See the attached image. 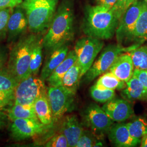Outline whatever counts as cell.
Here are the masks:
<instances>
[{"label": "cell", "instance_id": "obj_37", "mask_svg": "<svg viewBox=\"0 0 147 147\" xmlns=\"http://www.w3.org/2000/svg\"><path fill=\"white\" fill-rule=\"evenodd\" d=\"M23 0H0V9L14 8L20 5Z\"/></svg>", "mask_w": 147, "mask_h": 147}, {"label": "cell", "instance_id": "obj_1", "mask_svg": "<svg viewBox=\"0 0 147 147\" xmlns=\"http://www.w3.org/2000/svg\"><path fill=\"white\" fill-rule=\"evenodd\" d=\"M73 0H63L57 9L51 23L42 37V46L49 53L68 45L74 37Z\"/></svg>", "mask_w": 147, "mask_h": 147}, {"label": "cell", "instance_id": "obj_20", "mask_svg": "<svg viewBox=\"0 0 147 147\" xmlns=\"http://www.w3.org/2000/svg\"><path fill=\"white\" fill-rule=\"evenodd\" d=\"M147 41V4L145 2L142 11L132 32L130 42L140 46Z\"/></svg>", "mask_w": 147, "mask_h": 147}, {"label": "cell", "instance_id": "obj_11", "mask_svg": "<svg viewBox=\"0 0 147 147\" xmlns=\"http://www.w3.org/2000/svg\"><path fill=\"white\" fill-rule=\"evenodd\" d=\"M47 128L39 120L16 119L12 121L9 130L11 138L15 141H20L42 134Z\"/></svg>", "mask_w": 147, "mask_h": 147}, {"label": "cell", "instance_id": "obj_18", "mask_svg": "<svg viewBox=\"0 0 147 147\" xmlns=\"http://www.w3.org/2000/svg\"><path fill=\"white\" fill-rule=\"evenodd\" d=\"M76 61L77 57L74 50L69 51L63 62L53 70L47 80L49 86H60L65 74Z\"/></svg>", "mask_w": 147, "mask_h": 147}, {"label": "cell", "instance_id": "obj_22", "mask_svg": "<svg viewBox=\"0 0 147 147\" xmlns=\"http://www.w3.org/2000/svg\"><path fill=\"white\" fill-rule=\"evenodd\" d=\"M81 79V70L76 61L65 74L60 86L75 95Z\"/></svg>", "mask_w": 147, "mask_h": 147}, {"label": "cell", "instance_id": "obj_10", "mask_svg": "<svg viewBox=\"0 0 147 147\" xmlns=\"http://www.w3.org/2000/svg\"><path fill=\"white\" fill-rule=\"evenodd\" d=\"M144 3V0H136L121 17L115 34L118 44L123 45L124 43L130 42L132 32Z\"/></svg>", "mask_w": 147, "mask_h": 147}, {"label": "cell", "instance_id": "obj_39", "mask_svg": "<svg viewBox=\"0 0 147 147\" xmlns=\"http://www.w3.org/2000/svg\"><path fill=\"white\" fill-rule=\"evenodd\" d=\"M141 147H147V134L141 138Z\"/></svg>", "mask_w": 147, "mask_h": 147}, {"label": "cell", "instance_id": "obj_7", "mask_svg": "<svg viewBox=\"0 0 147 147\" xmlns=\"http://www.w3.org/2000/svg\"><path fill=\"white\" fill-rule=\"evenodd\" d=\"M47 94L44 81L35 75H30L21 80L16 87L14 103L24 105H33L34 101L43 95Z\"/></svg>", "mask_w": 147, "mask_h": 147}, {"label": "cell", "instance_id": "obj_13", "mask_svg": "<svg viewBox=\"0 0 147 147\" xmlns=\"http://www.w3.org/2000/svg\"><path fill=\"white\" fill-rule=\"evenodd\" d=\"M102 109L112 120L117 123L124 122L134 115L131 101L124 99L115 98L105 103Z\"/></svg>", "mask_w": 147, "mask_h": 147}, {"label": "cell", "instance_id": "obj_16", "mask_svg": "<svg viewBox=\"0 0 147 147\" xmlns=\"http://www.w3.org/2000/svg\"><path fill=\"white\" fill-rule=\"evenodd\" d=\"M84 128L75 115H68L64 118L61 126V132L66 137L69 147H75Z\"/></svg>", "mask_w": 147, "mask_h": 147}, {"label": "cell", "instance_id": "obj_23", "mask_svg": "<svg viewBox=\"0 0 147 147\" xmlns=\"http://www.w3.org/2000/svg\"><path fill=\"white\" fill-rule=\"evenodd\" d=\"M7 116L11 121L16 119H33L39 120L37 117L34 104L24 105L14 104L8 109Z\"/></svg>", "mask_w": 147, "mask_h": 147}, {"label": "cell", "instance_id": "obj_27", "mask_svg": "<svg viewBox=\"0 0 147 147\" xmlns=\"http://www.w3.org/2000/svg\"><path fill=\"white\" fill-rule=\"evenodd\" d=\"M134 69L147 70V45L140 46L130 52Z\"/></svg>", "mask_w": 147, "mask_h": 147}, {"label": "cell", "instance_id": "obj_38", "mask_svg": "<svg viewBox=\"0 0 147 147\" xmlns=\"http://www.w3.org/2000/svg\"><path fill=\"white\" fill-rule=\"evenodd\" d=\"M117 0H96L97 5L112 9L116 5Z\"/></svg>", "mask_w": 147, "mask_h": 147}, {"label": "cell", "instance_id": "obj_3", "mask_svg": "<svg viewBox=\"0 0 147 147\" xmlns=\"http://www.w3.org/2000/svg\"><path fill=\"white\" fill-rule=\"evenodd\" d=\"M40 35L26 33L12 45L9 52L7 67L19 81L30 76L32 51Z\"/></svg>", "mask_w": 147, "mask_h": 147}, {"label": "cell", "instance_id": "obj_14", "mask_svg": "<svg viewBox=\"0 0 147 147\" xmlns=\"http://www.w3.org/2000/svg\"><path fill=\"white\" fill-rule=\"evenodd\" d=\"M107 136L110 141L115 147H137L141 142V139L132 136L126 124L123 122L113 124L107 133Z\"/></svg>", "mask_w": 147, "mask_h": 147}, {"label": "cell", "instance_id": "obj_28", "mask_svg": "<svg viewBox=\"0 0 147 147\" xmlns=\"http://www.w3.org/2000/svg\"><path fill=\"white\" fill-rule=\"evenodd\" d=\"M20 81L13 75L7 66L0 69V91L15 90Z\"/></svg>", "mask_w": 147, "mask_h": 147}, {"label": "cell", "instance_id": "obj_26", "mask_svg": "<svg viewBox=\"0 0 147 147\" xmlns=\"http://www.w3.org/2000/svg\"><path fill=\"white\" fill-rule=\"evenodd\" d=\"M42 38L39 37L32 51L30 64V75L37 76L42 66Z\"/></svg>", "mask_w": 147, "mask_h": 147}, {"label": "cell", "instance_id": "obj_4", "mask_svg": "<svg viewBox=\"0 0 147 147\" xmlns=\"http://www.w3.org/2000/svg\"><path fill=\"white\" fill-rule=\"evenodd\" d=\"M59 0H23L30 32L42 34L47 31L57 9Z\"/></svg>", "mask_w": 147, "mask_h": 147}, {"label": "cell", "instance_id": "obj_5", "mask_svg": "<svg viewBox=\"0 0 147 147\" xmlns=\"http://www.w3.org/2000/svg\"><path fill=\"white\" fill-rule=\"evenodd\" d=\"M135 45L124 47L118 44H110L103 49L99 57L95 61L84 76L82 81L87 84L96 77L106 73L113 65L119 55L124 53H129L138 47Z\"/></svg>", "mask_w": 147, "mask_h": 147}, {"label": "cell", "instance_id": "obj_25", "mask_svg": "<svg viewBox=\"0 0 147 147\" xmlns=\"http://www.w3.org/2000/svg\"><path fill=\"white\" fill-rule=\"evenodd\" d=\"M126 126L130 134L134 138L141 139L147 134V119L143 116L132 117Z\"/></svg>", "mask_w": 147, "mask_h": 147}, {"label": "cell", "instance_id": "obj_40", "mask_svg": "<svg viewBox=\"0 0 147 147\" xmlns=\"http://www.w3.org/2000/svg\"><path fill=\"white\" fill-rule=\"evenodd\" d=\"M104 146V143L102 142V141L101 140V138L98 139V140L95 143L94 147H103Z\"/></svg>", "mask_w": 147, "mask_h": 147}, {"label": "cell", "instance_id": "obj_34", "mask_svg": "<svg viewBox=\"0 0 147 147\" xmlns=\"http://www.w3.org/2000/svg\"><path fill=\"white\" fill-rule=\"evenodd\" d=\"M136 1V0H117L116 5L112 10L120 20L121 17L127 8Z\"/></svg>", "mask_w": 147, "mask_h": 147}, {"label": "cell", "instance_id": "obj_36", "mask_svg": "<svg viewBox=\"0 0 147 147\" xmlns=\"http://www.w3.org/2000/svg\"><path fill=\"white\" fill-rule=\"evenodd\" d=\"M133 75L136 77L147 89V70H140L134 69Z\"/></svg>", "mask_w": 147, "mask_h": 147}, {"label": "cell", "instance_id": "obj_35", "mask_svg": "<svg viewBox=\"0 0 147 147\" xmlns=\"http://www.w3.org/2000/svg\"><path fill=\"white\" fill-rule=\"evenodd\" d=\"M9 53L7 47L0 42V69L4 68L7 64Z\"/></svg>", "mask_w": 147, "mask_h": 147}, {"label": "cell", "instance_id": "obj_21", "mask_svg": "<svg viewBox=\"0 0 147 147\" xmlns=\"http://www.w3.org/2000/svg\"><path fill=\"white\" fill-rule=\"evenodd\" d=\"M34 107L39 121L47 127L52 126L53 123L51 108L47 94L38 98L34 102Z\"/></svg>", "mask_w": 147, "mask_h": 147}, {"label": "cell", "instance_id": "obj_17", "mask_svg": "<svg viewBox=\"0 0 147 147\" xmlns=\"http://www.w3.org/2000/svg\"><path fill=\"white\" fill-rule=\"evenodd\" d=\"M134 70V63L128 53L119 55L109 69L117 78L126 83L132 77Z\"/></svg>", "mask_w": 147, "mask_h": 147}, {"label": "cell", "instance_id": "obj_12", "mask_svg": "<svg viewBox=\"0 0 147 147\" xmlns=\"http://www.w3.org/2000/svg\"><path fill=\"white\" fill-rule=\"evenodd\" d=\"M28 31V21L25 10L20 5L14 7L11 13L7 28V42L13 45Z\"/></svg>", "mask_w": 147, "mask_h": 147}, {"label": "cell", "instance_id": "obj_29", "mask_svg": "<svg viewBox=\"0 0 147 147\" xmlns=\"http://www.w3.org/2000/svg\"><path fill=\"white\" fill-rule=\"evenodd\" d=\"M90 94L93 100L100 103H106L115 98L116 95L115 90L100 89L95 85L90 87Z\"/></svg>", "mask_w": 147, "mask_h": 147}, {"label": "cell", "instance_id": "obj_6", "mask_svg": "<svg viewBox=\"0 0 147 147\" xmlns=\"http://www.w3.org/2000/svg\"><path fill=\"white\" fill-rule=\"evenodd\" d=\"M104 46V42L102 40L87 36L76 42L74 50L81 70V78L93 65Z\"/></svg>", "mask_w": 147, "mask_h": 147}, {"label": "cell", "instance_id": "obj_8", "mask_svg": "<svg viewBox=\"0 0 147 147\" xmlns=\"http://www.w3.org/2000/svg\"><path fill=\"white\" fill-rule=\"evenodd\" d=\"M82 117L84 125L101 138L107 134L114 121L102 107L95 103L87 105L82 113Z\"/></svg>", "mask_w": 147, "mask_h": 147}, {"label": "cell", "instance_id": "obj_24", "mask_svg": "<svg viewBox=\"0 0 147 147\" xmlns=\"http://www.w3.org/2000/svg\"><path fill=\"white\" fill-rule=\"evenodd\" d=\"M95 86L100 89L123 90L126 87V83L117 78L110 71L103 74Z\"/></svg>", "mask_w": 147, "mask_h": 147}, {"label": "cell", "instance_id": "obj_31", "mask_svg": "<svg viewBox=\"0 0 147 147\" xmlns=\"http://www.w3.org/2000/svg\"><path fill=\"white\" fill-rule=\"evenodd\" d=\"M99 138H101L99 137L90 130L84 129L75 147H94L95 143Z\"/></svg>", "mask_w": 147, "mask_h": 147}, {"label": "cell", "instance_id": "obj_2", "mask_svg": "<svg viewBox=\"0 0 147 147\" xmlns=\"http://www.w3.org/2000/svg\"><path fill=\"white\" fill-rule=\"evenodd\" d=\"M119 19L112 9L99 5H87L82 25L87 36L100 40L110 39L115 35Z\"/></svg>", "mask_w": 147, "mask_h": 147}, {"label": "cell", "instance_id": "obj_30", "mask_svg": "<svg viewBox=\"0 0 147 147\" xmlns=\"http://www.w3.org/2000/svg\"><path fill=\"white\" fill-rule=\"evenodd\" d=\"M13 8L0 9V42L7 39L8 21Z\"/></svg>", "mask_w": 147, "mask_h": 147}, {"label": "cell", "instance_id": "obj_15", "mask_svg": "<svg viewBox=\"0 0 147 147\" xmlns=\"http://www.w3.org/2000/svg\"><path fill=\"white\" fill-rule=\"evenodd\" d=\"M69 52L68 45H64L49 52L42 67L40 78L47 81L53 70L63 62Z\"/></svg>", "mask_w": 147, "mask_h": 147}, {"label": "cell", "instance_id": "obj_33", "mask_svg": "<svg viewBox=\"0 0 147 147\" xmlns=\"http://www.w3.org/2000/svg\"><path fill=\"white\" fill-rule=\"evenodd\" d=\"M15 90L10 91H0V113L6 107L14 104Z\"/></svg>", "mask_w": 147, "mask_h": 147}, {"label": "cell", "instance_id": "obj_32", "mask_svg": "<svg viewBox=\"0 0 147 147\" xmlns=\"http://www.w3.org/2000/svg\"><path fill=\"white\" fill-rule=\"evenodd\" d=\"M47 147H68V142L64 135L62 132H59L52 137L45 146Z\"/></svg>", "mask_w": 147, "mask_h": 147}, {"label": "cell", "instance_id": "obj_19", "mask_svg": "<svg viewBox=\"0 0 147 147\" xmlns=\"http://www.w3.org/2000/svg\"><path fill=\"white\" fill-rule=\"evenodd\" d=\"M121 94L123 99L129 101L147 100V89L134 75L126 82V87L122 90Z\"/></svg>", "mask_w": 147, "mask_h": 147}, {"label": "cell", "instance_id": "obj_41", "mask_svg": "<svg viewBox=\"0 0 147 147\" xmlns=\"http://www.w3.org/2000/svg\"><path fill=\"white\" fill-rule=\"evenodd\" d=\"M144 1H145V2H146V3L147 4V0H144Z\"/></svg>", "mask_w": 147, "mask_h": 147}, {"label": "cell", "instance_id": "obj_9", "mask_svg": "<svg viewBox=\"0 0 147 147\" xmlns=\"http://www.w3.org/2000/svg\"><path fill=\"white\" fill-rule=\"evenodd\" d=\"M75 95L62 86L49 87L47 97L52 110L53 123L61 119L70 109Z\"/></svg>", "mask_w": 147, "mask_h": 147}]
</instances>
